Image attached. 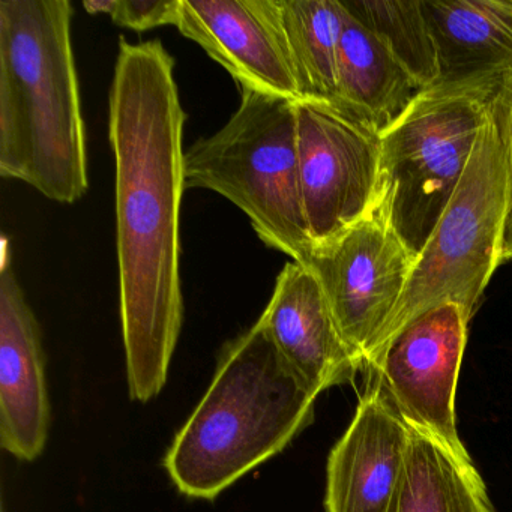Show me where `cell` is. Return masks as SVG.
Masks as SVG:
<instances>
[{
	"label": "cell",
	"instance_id": "obj_1",
	"mask_svg": "<svg viewBox=\"0 0 512 512\" xmlns=\"http://www.w3.org/2000/svg\"><path fill=\"white\" fill-rule=\"evenodd\" d=\"M175 59L161 41L119 40L109 95L119 313L130 397L163 391L184 323V125Z\"/></svg>",
	"mask_w": 512,
	"mask_h": 512
},
{
	"label": "cell",
	"instance_id": "obj_2",
	"mask_svg": "<svg viewBox=\"0 0 512 512\" xmlns=\"http://www.w3.org/2000/svg\"><path fill=\"white\" fill-rule=\"evenodd\" d=\"M68 0L0 2V176L73 205L89 188Z\"/></svg>",
	"mask_w": 512,
	"mask_h": 512
},
{
	"label": "cell",
	"instance_id": "obj_3",
	"mask_svg": "<svg viewBox=\"0 0 512 512\" xmlns=\"http://www.w3.org/2000/svg\"><path fill=\"white\" fill-rule=\"evenodd\" d=\"M317 397L257 320L221 350L211 386L164 467L185 496L214 500L301 434Z\"/></svg>",
	"mask_w": 512,
	"mask_h": 512
},
{
	"label": "cell",
	"instance_id": "obj_4",
	"mask_svg": "<svg viewBox=\"0 0 512 512\" xmlns=\"http://www.w3.org/2000/svg\"><path fill=\"white\" fill-rule=\"evenodd\" d=\"M185 190L214 191L241 209L260 241L292 262L313 254L299 176L295 101L241 89L217 133L184 155Z\"/></svg>",
	"mask_w": 512,
	"mask_h": 512
},
{
	"label": "cell",
	"instance_id": "obj_5",
	"mask_svg": "<svg viewBox=\"0 0 512 512\" xmlns=\"http://www.w3.org/2000/svg\"><path fill=\"white\" fill-rule=\"evenodd\" d=\"M506 196L505 140L494 98L466 172L415 260L403 296L368 350L362 371L410 322L431 308L455 304L472 319L491 275L502 263Z\"/></svg>",
	"mask_w": 512,
	"mask_h": 512
},
{
	"label": "cell",
	"instance_id": "obj_6",
	"mask_svg": "<svg viewBox=\"0 0 512 512\" xmlns=\"http://www.w3.org/2000/svg\"><path fill=\"white\" fill-rule=\"evenodd\" d=\"M499 91L424 89L380 136L376 202L415 259L451 202Z\"/></svg>",
	"mask_w": 512,
	"mask_h": 512
},
{
	"label": "cell",
	"instance_id": "obj_7",
	"mask_svg": "<svg viewBox=\"0 0 512 512\" xmlns=\"http://www.w3.org/2000/svg\"><path fill=\"white\" fill-rule=\"evenodd\" d=\"M302 202L314 248L365 217L379 187L380 134L325 101H296Z\"/></svg>",
	"mask_w": 512,
	"mask_h": 512
},
{
	"label": "cell",
	"instance_id": "obj_8",
	"mask_svg": "<svg viewBox=\"0 0 512 512\" xmlns=\"http://www.w3.org/2000/svg\"><path fill=\"white\" fill-rule=\"evenodd\" d=\"M415 257L374 202L371 211L308 259L338 331L364 368L365 356L397 308Z\"/></svg>",
	"mask_w": 512,
	"mask_h": 512
},
{
	"label": "cell",
	"instance_id": "obj_9",
	"mask_svg": "<svg viewBox=\"0 0 512 512\" xmlns=\"http://www.w3.org/2000/svg\"><path fill=\"white\" fill-rule=\"evenodd\" d=\"M467 319L455 304L431 308L410 322L365 367L379 380L409 427L454 451H466L457 431L455 394L467 340Z\"/></svg>",
	"mask_w": 512,
	"mask_h": 512
},
{
	"label": "cell",
	"instance_id": "obj_10",
	"mask_svg": "<svg viewBox=\"0 0 512 512\" xmlns=\"http://www.w3.org/2000/svg\"><path fill=\"white\" fill-rule=\"evenodd\" d=\"M175 28L226 68L239 88L301 100L278 0H179Z\"/></svg>",
	"mask_w": 512,
	"mask_h": 512
},
{
	"label": "cell",
	"instance_id": "obj_11",
	"mask_svg": "<svg viewBox=\"0 0 512 512\" xmlns=\"http://www.w3.org/2000/svg\"><path fill=\"white\" fill-rule=\"evenodd\" d=\"M410 427L379 380L367 388L326 467V512H388L403 476Z\"/></svg>",
	"mask_w": 512,
	"mask_h": 512
},
{
	"label": "cell",
	"instance_id": "obj_12",
	"mask_svg": "<svg viewBox=\"0 0 512 512\" xmlns=\"http://www.w3.org/2000/svg\"><path fill=\"white\" fill-rule=\"evenodd\" d=\"M50 400L40 323L11 265L0 272V445L22 461L46 448Z\"/></svg>",
	"mask_w": 512,
	"mask_h": 512
},
{
	"label": "cell",
	"instance_id": "obj_13",
	"mask_svg": "<svg viewBox=\"0 0 512 512\" xmlns=\"http://www.w3.org/2000/svg\"><path fill=\"white\" fill-rule=\"evenodd\" d=\"M259 322L284 359L317 394L352 382L362 371L338 331L319 280L304 263L284 266Z\"/></svg>",
	"mask_w": 512,
	"mask_h": 512
},
{
	"label": "cell",
	"instance_id": "obj_14",
	"mask_svg": "<svg viewBox=\"0 0 512 512\" xmlns=\"http://www.w3.org/2000/svg\"><path fill=\"white\" fill-rule=\"evenodd\" d=\"M445 88L512 79V0H422ZM433 88V86H431Z\"/></svg>",
	"mask_w": 512,
	"mask_h": 512
},
{
	"label": "cell",
	"instance_id": "obj_15",
	"mask_svg": "<svg viewBox=\"0 0 512 512\" xmlns=\"http://www.w3.org/2000/svg\"><path fill=\"white\" fill-rule=\"evenodd\" d=\"M400 62L344 10L338 46L337 103L382 136L418 94Z\"/></svg>",
	"mask_w": 512,
	"mask_h": 512
},
{
	"label": "cell",
	"instance_id": "obj_16",
	"mask_svg": "<svg viewBox=\"0 0 512 512\" xmlns=\"http://www.w3.org/2000/svg\"><path fill=\"white\" fill-rule=\"evenodd\" d=\"M388 512H496L467 451L410 427L400 487Z\"/></svg>",
	"mask_w": 512,
	"mask_h": 512
},
{
	"label": "cell",
	"instance_id": "obj_17",
	"mask_svg": "<svg viewBox=\"0 0 512 512\" xmlns=\"http://www.w3.org/2000/svg\"><path fill=\"white\" fill-rule=\"evenodd\" d=\"M278 4L301 100L337 103L343 5L340 0H278Z\"/></svg>",
	"mask_w": 512,
	"mask_h": 512
},
{
	"label": "cell",
	"instance_id": "obj_18",
	"mask_svg": "<svg viewBox=\"0 0 512 512\" xmlns=\"http://www.w3.org/2000/svg\"><path fill=\"white\" fill-rule=\"evenodd\" d=\"M344 10L361 23L409 73L419 91L436 85V47L422 0H340Z\"/></svg>",
	"mask_w": 512,
	"mask_h": 512
},
{
	"label": "cell",
	"instance_id": "obj_19",
	"mask_svg": "<svg viewBox=\"0 0 512 512\" xmlns=\"http://www.w3.org/2000/svg\"><path fill=\"white\" fill-rule=\"evenodd\" d=\"M179 0H113V22L136 32L176 26Z\"/></svg>",
	"mask_w": 512,
	"mask_h": 512
},
{
	"label": "cell",
	"instance_id": "obj_20",
	"mask_svg": "<svg viewBox=\"0 0 512 512\" xmlns=\"http://www.w3.org/2000/svg\"><path fill=\"white\" fill-rule=\"evenodd\" d=\"M496 103L500 122H502L506 167H508V196H506V217L502 239V262H505V260H512V79L500 88Z\"/></svg>",
	"mask_w": 512,
	"mask_h": 512
},
{
	"label": "cell",
	"instance_id": "obj_21",
	"mask_svg": "<svg viewBox=\"0 0 512 512\" xmlns=\"http://www.w3.org/2000/svg\"><path fill=\"white\" fill-rule=\"evenodd\" d=\"M83 8H85L91 16H98V14H107V16H110L113 8V0H88V2H83Z\"/></svg>",
	"mask_w": 512,
	"mask_h": 512
}]
</instances>
